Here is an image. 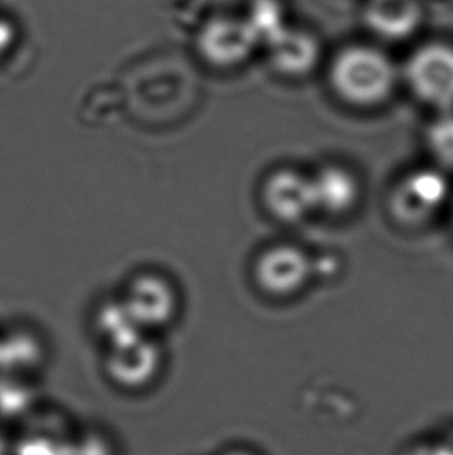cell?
<instances>
[{"instance_id": "2", "label": "cell", "mask_w": 453, "mask_h": 455, "mask_svg": "<svg viewBox=\"0 0 453 455\" xmlns=\"http://www.w3.org/2000/svg\"><path fill=\"white\" fill-rule=\"evenodd\" d=\"M405 78L411 92L441 111L453 108V49L446 45H427L409 60Z\"/></svg>"}, {"instance_id": "6", "label": "cell", "mask_w": 453, "mask_h": 455, "mask_svg": "<svg viewBox=\"0 0 453 455\" xmlns=\"http://www.w3.org/2000/svg\"><path fill=\"white\" fill-rule=\"evenodd\" d=\"M448 197V182L435 172H419L407 176L393 193L392 209L399 220L409 224L429 221Z\"/></svg>"}, {"instance_id": "8", "label": "cell", "mask_w": 453, "mask_h": 455, "mask_svg": "<svg viewBox=\"0 0 453 455\" xmlns=\"http://www.w3.org/2000/svg\"><path fill=\"white\" fill-rule=\"evenodd\" d=\"M311 180L315 210H322L328 215L346 213L359 199L357 179L342 166H326Z\"/></svg>"}, {"instance_id": "9", "label": "cell", "mask_w": 453, "mask_h": 455, "mask_svg": "<svg viewBox=\"0 0 453 455\" xmlns=\"http://www.w3.org/2000/svg\"><path fill=\"white\" fill-rule=\"evenodd\" d=\"M429 147L436 159L453 168V117L438 120L429 132Z\"/></svg>"}, {"instance_id": "4", "label": "cell", "mask_w": 453, "mask_h": 455, "mask_svg": "<svg viewBox=\"0 0 453 455\" xmlns=\"http://www.w3.org/2000/svg\"><path fill=\"white\" fill-rule=\"evenodd\" d=\"M264 207L278 221L300 222L315 212L313 180L294 170H278L264 182Z\"/></svg>"}, {"instance_id": "5", "label": "cell", "mask_w": 453, "mask_h": 455, "mask_svg": "<svg viewBox=\"0 0 453 455\" xmlns=\"http://www.w3.org/2000/svg\"><path fill=\"white\" fill-rule=\"evenodd\" d=\"M122 303L140 328H157L174 317L178 296L166 278L145 274L131 282Z\"/></svg>"}, {"instance_id": "10", "label": "cell", "mask_w": 453, "mask_h": 455, "mask_svg": "<svg viewBox=\"0 0 453 455\" xmlns=\"http://www.w3.org/2000/svg\"><path fill=\"white\" fill-rule=\"evenodd\" d=\"M226 455H250V454H247V452H230V454H226Z\"/></svg>"}, {"instance_id": "3", "label": "cell", "mask_w": 453, "mask_h": 455, "mask_svg": "<svg viewBox=\"0 0 453 455\" xmlns=\"http://www.w3.org/2000/svg\"><path fill=\"white\" fill-rule=\"evenodd\" d=\"M311 272L313 263L306 252L289 244L264 251L253 267L258 286L274 297L294 296L305 288Z\"/></svg>"}, {"instance_id": "7", "label": "cell", "mask_w": 453, "mask_h": 455, "mask_svg": "<svg viewBox=\"0 0 453 455\" xmlns=\"http://www.w3.org/2000/svg\"><path fill=\"white\" fill-rule=\"evenodd\" d=\"M160 355L155 345L141 338V334L112 345L107 371L112 381L122 387L139 388L147 386L159 370Z\"/></svg>"}, {"instance_id": "1", "label": "cell", "mask_w": 453, "mask_h": 455, "mask_svg": "<svg viewBox=\"0 0 453 455\" xmlns=\"http://www.w3.org/2000/svg\"><path fill=\"white\" fill-rule=\"evenodd\" d=\"M330 80L334 92L348 105L373 108L392 97L398 74L379 50L351 47L332 62Z\"/></svg>"}]
</instances>
